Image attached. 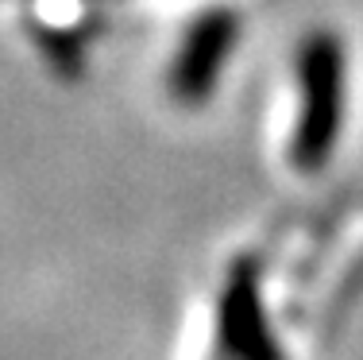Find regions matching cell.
I'll list each match as a JSON object with an SVG mask.
<instances>
[{
    "label": "cell",
    "mask_w": 363,
    "mask_h": 360,
    "mask_svg": "<svg viewBox=\"0 0 363 360\" xmlns=\"http://www.w3.org/2000/svg\"><path fill=\"white\" fill-rule=\"evenodd\" d=\"M298 97L301 113L294 124L290 159L298 170H317L333 156L344 113V55L333 36H309L298 55Z\"/></svg>",
    "instance_id": "cell-1"
},
{
    "label": "cell",
    "mask_w": 363,
    "mask_h": 360,
    "mask_svg": "<svg viewBox=\"0 0 363 360\" xmlns=\"http://www.w3.org/2000/svg\"><path fill=\"white\" fill-rule=\"evenodd\" d=\"M232 43H236V16H228L224 8L201 16L194 28L182 39V50L170 66V93L182 105H194L205 101L209 89L220 78V66L228 58Z\"/></svg>",
    "instance_id": "cell-2"
},
{
    "label": "cell",
    "mask_w": 363,
    "mask_h": 360,
    "mask_svg": "<svg viewBox=\"0 0 363 360\" xmlns=\"http://www.w3.org/2000/svg\"><path fill=\"white\" fill-rule=\"evenodd\" d=\"M220 349L228 360H279L259 318V295L247 271L228 276L220 298Z\"/></svg>",
    "instance_id": "cell-3"
}]
</instances>
